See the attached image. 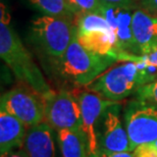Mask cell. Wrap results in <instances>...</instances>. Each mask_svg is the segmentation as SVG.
Instances as JSON below:
<instances>
[{
    "label": "cell",
    "mask_w": 157,
    "mask_h": 157,
    "mask_svg": "<svg viewBox=\"0 0 157 157\" xmlns=\"http://www.w3.org/2000/svg\"><path fill=\"white\" fill-rule=\"evenodd\" d=\"M0 56L10 67L20 83H24L33 88L43 97L53 91L46 82L38 65L34 61L29 50L11 27L7 10L3 4H1L0 21Z\"/></svg>",
    "instance_id": "cell-1"
},
{
    "label": "cell",
    "mask_w": 157,
    "mask_h": 157,
    "mask_svg": "<svg viewBox=\"0 0 157 157\" xmlns=\"http://www.w3.org/2000/svg\"><path fill=\"white\" fill-rule=\"evenodd\" d=\"M118 61L113 55H101L91 52L81 45L78 40L76 26L73 40L67 51L53 61L56 73L65 81L78 87H88L97 78Z\"/></svg>",
    "instance_id": "cell-2"
},
{
    "label": "cell",
    "mask_w": 157,
    "mask_h": 157,
    "mask_svg": "<svg viewBox=\"0 0 157 157\" xmlns=\"http://www.w3.org/2000/svg\"><path fill=\"white\" fill-rule=\"evenodd\" d=\"M149 68L139 62L124 61L110 67L87 89L110 101L121 102L135 95L144 85L156 80L157 76Z\"/></svg>",
    "instance_id": "cell-3"
},
{
    "label": "cell",
    "mask_w": 157,
    "mask_h": 157,
    "mask_svg": "<svg viewBox=\"0 0 157 157\" xmlns=\"http://www.w3.org/2000/svg\"><path fill=\"white\" fill-rule=\"evenodd\" d=\"M75 30V20L67 17L42 14L31 21L33 43L51 62L64 54L73 40Z\"/></svg>",
    "instance_id": "cell-4"
},
{
    "label": "cell",
    "mask_w": 157,
    "mask_h": 157,
    "mask_svg": "<svg viewBox=\"0 0 157 157\" xmlns=\"http://www.w3.org/2000/svg\"><path fill=\"white\" fill-rule=\"evenodd\" d=\"M0 109L17 117L28 128L45 121L44 97L24 83L2 94Z\"/></svg>",
    "instance_id": "cell-5"
},
{
    "label": "cell",
    "mask_w": 157,
    "mask_h": 157,
    "mask_svg": "<svg viewBox=\"0 0 157 157\" xmlns=\"http://www.w3.org/2000/svg\"><path fill=\"white\" fill-rule=\"evenodd\" d=\"M132 151L142 144L157 140V105L134 99L127 103L122 114Z\"/></svg>",
    "instance_id": "cell-6"
},
{
    "label": "cell",
    "mask_w": 157,
    "mask_h": 157,
    "mask_svg": "<svg viewBox=\"0 0 157 157\" xmlns=\"http://www.w3.org/2000/svg\"><path fill=\"white\" fill-rule=\"evenodd\" d=\"M45 121L54 130L82 131V112L78 94L71 91H52L44 97Z\"/></svg>",
    "instance_id": "cell-7"
},
{
    "label": "cell",
    "mask_w": 157,
    "mask_h": 157,
    "mask_svg": "<svg viewBox=\"0 0 157 157\" xmlns=\"http://www.w3.org/2000/svg\"><path fill=\"white\" fill-rule=\"evenodd\" d=\"M78 97L82 112V131L86 136L89 157H97L99 153L98 132L103 114L115 102L88 89L78 93Z\"/></svg>",
    "instance_id": "cell-8"
},
{
    "label": "cell",
    "mask_w": 157,
    "mask_h": 157,
    "mask_svg": "<svg viewBox=\"0 0 157 157\" xmlns=\"http://www.w3.org/2000/svg\"><path fill=\"white\" fill-rule=\"evenodd\" d=\"M135 8L102 3L99 12L106 18L115 36L118 61L127 55H140L133 36V12Z\"/></svg>",
    "instance_id": "cell-9"
},
{
    "label": "cell",
    "mask_w": 157,
    "mask_h": 157,
    "mask_svg": "<svg viewBox=\"0 0 157 157\" xmlns=\"http://www.w3.org/2000/svg\"><path fill=\"white\" fill-rule=\"evenodd\" d=\"M99 152L131 151V142L124 118H121V104L115 102L103 114L98 132Z\"/></svg>",
    "instance_id": "cell-10"
},
{
    "label": "cell",
    "mask_w": 157,
    "mask_h": 157,
    "mask_svg": "<svg viewBox=\"0 0 157 157\" xmlns=\"http://www.w3.org/2000/svg\"><path fill=\"white\" fill-rule=\"evenodd\" d=\"M133 36L140 55L157 48V15L136 7L133 12Z\"/></svg>",
    "instance_id": "cell-11"
},
{
    "label": "cell",
    "mask_w": 157,
    "mask_h": 157,
    "mask_svg": "<svg viewBox=\"0 0 157 157\" xmlns=\"http://www.w3.org/2000/svg\"><path fill=\"white\" fill-rule=\"evenodd\" d=\"M54 131L46 121L29 128L21 149L29 157H56Z\"/></svg>",
    "instance_id": "cell-12"
},
{
    "label": "cell",
    "mask_w": 157,
    "mask_h": 157,
    "mask_svg": "<svg viewBox=\"0 0 157 157\" xmlns=\"http://www.w3.org/2000/svg\"><path fill=\"white\" fill-rule=\"evenodd\" d=\"M28 128L17 117L0 109V154L5 155L23 148Z\"/></svg>",
    "instance_id": "cell-13"
},
{
    "label": "cell",
    "mask_w": 157,
    "mask_h": 157,
    "mask_svg": "<svg viewBox=\"0 0 157 157\" xmlns=\"http://www.w3.org/2000/svg\"><path fill=\"white\" fill-rule=\"evenodd\" d=\"M78 40L84 48L91 52L101 55H113L117 58L115 36L112 30L99 29L78 32Z\"/></svg>",
    "instance_id": "cell-14"
},
{
    "label": "cell",
    "mask_w": 157,
    "mask_h": 157,
    "mask_svg": "<svg viewBox=\"0 0 157 157\" xmlns=\"http://www.w3.org/2000/svg\"><path fill=\"white\" fill-rule=\"evenodd\" d=\"M57 140L62 157H89L86 136L83 131H57Z\"/></svg>",
    "instance_id": "cell-15"
},
{
    "label": "cell",
    "mask_w": 157,
    "mask_h": 157,
    "mask_svg": "<svg viewBox=\"0 0 157 157\" xmlns=\"http://www.w3.org/2000/svg\"><path fill=\"white\" fill-rule=\"evenodd\" d=\"M29 2L44 15L61 17L76 20L77 15L71 10L67 0H29Z\"/></svg>",
    "instance_id": "cell-16"
},
{
    "label": "cell",
    "mask_w": 157,
    "mask_h": 157,
    "mask_svg": "<svg viewBox=\"0 0 157 157\" xmlns=\"http://www.w3.org/2000/svg\"><path fill=\"white\" fill-rule=\"evenodd\" d=\"M75 24L78 28V32H87L91 30H111L108 21L99 11L86 12L76 17Z\"/></svg>",
    "instance_id": "cell-17"
},
{
    "label": "cell",
    "mask_w": 157,
    "mask_h": 157,
    "mask_svg": "<svg viewBox=\"0 0 157 157\" xmlns=\"http://www.w3.org/2000/svg\"><path fill=\"white\" fill-rule=\"evenodd\" d=\"M67 2L76 15L99 11L102 4L100 0H67Z\"/></svg>",
    "instance_id": "cell-18"
},
{
    "label": "cell",
    "mask_w": 157,
    "mask_h": 157,
    "mask_svg": "<svg viewBox=\"0 0 157 157\" xmlns=\"http://www.w3.org/2000/svg\"><path fill=\"white\" fill-rule=\"evenodd\" d=\"M134 97L135 99L150 102L157 105V78L141 87Z\"/></svg>",
    "instance_id": "cell-19"
},
{
    "label": "cell",
    "mask_w": 157,
    "mask_h": 157,
    "mask_svg": "<svg viewBox=\"0 0 157 157\" xmlns=\"http://www.w3.org/2000/svg\"><path fill=\"white\" fill-rule=\"evenodd\" d=\"M122 61H135L146 67L157 68V48L146 55H127Z\"/></svg>",
    "instance_id": "cell-20"
},
{
    "label": "cell",
    "mask_w": 157,
    "mask_h": 157,
    "mask_svg": "<svg viewBox=\"0 0 157 157\" xmlns=\"http://www.w3.org/2000/svg\"><path fill=\"white\" fill-rule=\"evenodd\" d=\"M132 152L135 157H157V140L142 144L135 148Z\"/></svg>",
    "instance_id": "cell-21"
},
{
    "label": "cell",
    "mask_w": 157,
    "mask_h": 157,
    "mask_svg": "<svg viewBox=\"0 0 157 157\" xmlns=\"http://www.w3.org/2000/svg\"><path fill=\"white\" fill-rule=\"evenodd\" d=\"M100 2L105 3V4L121 6V7L136 8V2H135V0H100Z\"/></svg>",
    "instance_id": "cell-22"
},
{
    "label": "cell",
    "mask_w": 157,
    "mask_h": 157,
    "mask_svg": "<svg viewBox=\"0 0 157 157\" xmlns=\"http://www.w3.org/2000/svg\"><path fill=\"white\" fill-rule=\"evenodd\" d=\"M141 8L157 15V0H141Z\"/></svg>",
    "instance_id": "cell-23"
},
{
    "label": "cell",
    "mask_w": 157,
    "mask_h": 157,
    "mask_svg": "<svg viewBox=\"0 0 157 157\" xmlns=\"http://www.w3.org/2000/svg\"><path fill=\"white\" fill-rule=\"evenodd\" d=\"M97 157H135L133 152L125 151V152H115V153H109V152H99Z\"/></svg>",
    "instance_id": "cell-24"
},
{
    "label": "cell",
    "mask_w": 157,
    "mask_h": 157,
    "mask_svg": "<svg viewBox=\"0 0 157 157\" xmlns=\"http://www.w3.org/2000/svg\"><path fill=\"white\" fill-rule=\"evenodd\" d=\"M1 157H29V155L25 152L24 149H21V150H17V151L10 152L8 154L1 155Z\"/></svg>",
    "instance_id": "cell-25"
}]
</instances>
